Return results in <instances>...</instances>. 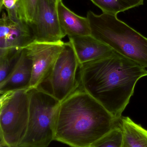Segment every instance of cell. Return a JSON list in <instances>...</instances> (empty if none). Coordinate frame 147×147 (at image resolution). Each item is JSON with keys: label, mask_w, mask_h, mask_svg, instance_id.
Here are the masks:
<instances>
[{"label": "cell", "mask_w": 147, "mask_h": 147, "mask_svg": "<svg viewBox=\"0 0 147 147\" xmlns=\"http://www.w3.org/2000/svg\"><path fill=\"white\" fill-rule=\"evenodd\" d=\"M5 9L7 14L12 18L20 19L18 13L17 0H0V9Z\"/></svg>", "instance_id": "18"}, {"label": "cell", "mask_w": 147, "mask_h": 147, "mask_svg": "<svg viewBox=\"0 0 147 147\" xmlns=\"http://www.w3.org/2000/svg\"><path fill=\"white\" fill-rule=\"evenodd\" d=\"M122 130L123 147H147V130L128 117L117 119Z\"/></svg>", "instance_id": "13"}, {"label": "cell", "mask_w": 147, "mask_h": 147, "mask_svg": "<svg viewBox=\"0 0 147 147\" xmlns=\"http://www.w3.org/2000/svg\"><path fill=\"white\" fill-rule=\"evenodd\" d=\"M29 117L28 89L8 92L0 97V140L19 147L26 136Z\"/></svg>", "instance_id": "5"}, {"label": "cell", "mask_w": 147, "mask_h": 147, "mask_svg": "<svg viewBox=\"0 0 147 147\" xmlns=\"http://www.w3.org/2000/svg\"><path fill=\"white\" fill-rule=\"evenodd\" d=\"M63 41L55 43L34 41L25 47L33 64V72L28 89L36 88L45 83L63 50Z\"/></svg>", "instance_id": "7"}, {"label": "cell", "mask_w": 147, "mask_h": 147, "mask_svg": "<svg viewBox=\"0 0 147 147\" xmlns=\"http://www.w3.org/2000/svg\"><path fill=\"white\" fill-rule=\"evenodd\" d=\"M80 65L113 54L114 51L91 35L69 37Z\"/></svg>", "instance_id": "10"}, {"label": "cell", "mask_w": 147, "mask_h": 147, "mask_svg": "<svg viewBox=\"0 0 147 147\" xmlns=\"http://www.w3.org/2000/svg\"><path fill=\"white\" fill-rule=\"evenodd\" d=\"M147 70L115 51L113 54L80 65L79 86L119 119L133 95L139 80Z\"/></svg>", "instance_id": "1"}, {"label": "cell", "mask_w": 147, "mask_h": 147, "mask_svg": "<svg viewBox=\"0 0 147 147\" xmlns=\"http://www.w3.org/2000/svg\"><path fill=\"white\" fill-rule=\"evenodd\" d=\"M29 117L19 147H47L54 141V127L61 102L41 87L28 89Z\"/></svg>", "instance_id": "4"}, {"label": "cell", "mask_w": 147, "mask_h": 147, "mask_svg": "<svg viewBox=\"0 0 147 147\" xmlns=\"http://www.w3.org/2000/svg\"><path fill=\"white\" fill-rule=\"evenodd\" d=\"M79 66L72 45L70 41L65 43L63 50L45 82L49 83V92L61 102L79 87L77 74Z\"/></svg>", "instance_id": "6"}, {"label": "cell", "mask_w": 147, "mask_h": 147, "mask_svg": "<svg viewBox=\"0 0 147 147\" xmlns=\"http://www.w3.org/2000/svg\"><path fill=\"white\" fill-rule=\"evenodd\" d=\"M117 125V120L79 86L60 103L54 141L70 147H92Z\"/></svg>", "instance_id": "2"}, {"label": "cell", "mask_w": 147, "mask_h": 147, "mask_svg": "<svg viewBox=\"0 0 147 147\" xmlns=\"http://www.w3.org/2000/svg\"><path fill=\"white\" fill-rule=\"evenodd\" d=\"M0 147H12L3 141L0 140Z\"/></svg>", "instance_id": "20"}, {"label": "cell", "mask_w": 147, "mask_h": 147, "mask_svg": "<svg viewBox=\"0 0 147 147\" xmlns=\"http://www.w3.org/2000/svg\"><path fill=\"white\" fill-rule=\"evenodd\" d=\"M92 147H123V134L117 120V125Z\"/></svg>", "instance_id": "16"}, {"label": "cell", "mask_w": 147, "mask_h": 147, "mask_svg": "<svg viewBox=\"0 0 147 147\" xmlns=\"http://www.w3.org/2000/svg\"><path fill=\"white\" fill-rule=\"evenodd\" d=\"M91 35L114 51L147 68V38L119 20L117 16L88 11Z\"/></svg>", "instance_id": "3"}, {"label": "cell", "mask_w": 147, "mask_h": 147, "mask_svg": "<svg viewBox=\"0 0 147 147\" xmlns=\"http://www.w3.org/2000/svg\"><path fill=\"white\" fill-rule=\"evenodd\" d=\"M34 41L29 25L3 11L0 20V49L24 48Z\"/></svg>", "instance_id": "9"}, {"label": "cell", "mask_w": 147, "mask_h": 147, "mask_svg": "<svg viewBox=\"0 0 147 147\" xmlns=\"http://www.w3.org/2000/svg\"><path fill=\"white\" fill-rule=\"evenodd\" d=\"M60 26L66 36L68 37L91 35L88 18L79 16L67 8L60 0L57 7Z\"/></svg>", "instance_id": "12"}, {"label": "cell", "mask_w": 147, "mask_h": 147, "mask_svg": "<svg viewBox=\"0 0 147 147\" xmlns=\"http://www.w3.org/2000/svg\"><path fill=\"white\" fill-rule=\"evenodd\" d=\"M103 13L117 15L120 12L143 4L144 0H91Z\"/></svg>", "instance_id": "14"}, {"label": "cell", "mask_w": 147, "mask_h": 147, "mask_svg": "<svg viewBox=\"0 0 147 147\" xmlns=\"http://www.w3.org/2000/svg\"><path fill=\"white\" fill-rule=\"evenodd\" d=\"M33 72L32 61L26 50L22 49L15 66L7 78L0 83V94L29 88Z\"/></svg>", "instance_id": "11"}, {"label": "cell", "mask_w": 147, "mask_h": 147, "mask_svg": "<svg viewBox=\"0 0 147 147\" xmlns=\"http://www.w3.org/2000/svg\"><path fill=\"white\" fill-rule=\"evenodd\" d=\"M19 18L29 24L33 21L37 10L39 0H17Z\"/></svg>", "instance_id": "17"}, {"label": "cell", "mask_w": 147, "mask_h": 147, "mask_svg": "<svg viewBox=\"0 0 147 147\" xmlns=\"http://www.w3.org/2000/svg\"><path fill=\"white\" fill-rule=\"evenodd\" d=\"M28 25L36 42L55 43L62 41L66 36L60 24L57 7L48 0H39L34 18Z\"/></svg>", "instance_id": "8"}, {"label": "cell", "mask_w": 147, "mask_h": 147, "mask_svg": "<svg viewBox=\"0 0 147 147\" xmlns=\"http://www.w3.org/2000/svg\"><path fill=\"white\" fill-rule=\"evenodd\" d=\"M22 49H0V83L7 77L15 66Z\"/></svg>", "instance_id": "15"}, {"label": "cell", "mask_w": 147, "mask_h": 147, "mask_svg": "<svg viewBox=\"0 0 147 147\" xmlns=\"http://www.w3.org/2000/svg\"><path fill=\"white\" fill-rule=\"evenodd\" d=\"M60 0H48L49 2L52 5L54 6V7H57V5H58V2Z\"/></svg>", "instance_id": "19"}]
</instances>
